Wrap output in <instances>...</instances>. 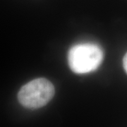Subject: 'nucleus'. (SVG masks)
Here are the masks:
<instances>
[{
  "label": "nucleus",
  "mask_w": 127,
  "mask_h": 127,
  "mask_svg": "<svg viewBox=\"0 0 127 127\" xmlns=\"http://www.w3.org/2000/svg\"><path fill=\"white\" fill-rule=\"evenodd\" d=\"M103 59V52L94 43H80L68 52V62L73 72L83 74L95 71Z\"/></svg>",
  "instance_id": "f257e3e1"
},
{
  "label": "nucleus",
  "mask_w": 127,
  "mask_h": 127,
  "mask_svg": "<svg viewBox=\"0 0 127 127\" xmlns=\"http://www.w3.org/2000/svg\"><path fill=\"white\" fill-rule=\"evenodd\" d=\"M55 95V87L44 78H39L24 85L18 94L19 102L30 109L40 108L47 104Z\"/></svg>",
  "instance_id": "f03ea898"
},
{
  "label": "nucleus",
  "mask_w": 127,
  "mask_h": 127,
  "mask_svg": "<svg viewBox=\"0 0 127 127\" xmlns=\"http://www.w3.org/2000/svg\"><path fill=\"white\" fill-rule=\"evenodd\" d=\"M123 65H124V68L125 71L127 73V52L126 53V55H124V59H123Z\"/></svg>",
  "instance_id": "7ed1b4c3"
}]
</instances>
